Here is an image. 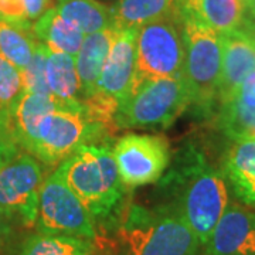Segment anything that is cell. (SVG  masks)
I'll list each match as a JSON object with an SVG mask.
<instances>
[{"instance_id":"1","label":"cell","mask_w":255,"mask_h":255,"mask_svg":"<svg viewBox=\"0 0 255 255\" xmlns=\"http://www.w3.org/2000/svg\"><path fill=\"white\" fill-rule=\"evenodd\" d=\"M92 219L108 217L125 194L112 149L102 143L80 146L57 167Z\"/></svg>"},{"instance_id":"2","label":"cell","mask_w":255,"mask_h":255,"mask_svg":"<svg viewBox=\"0 0 255 255\" xmlns=\"http://www.w3.org/2000/svg\"><path fill=\"white\" fill-rule=\"evenodd\" d=\"M166 182L176 183V187H180L176 210L190 226L200 244L206 246L228 207L224 177L204 163L200 155L189 153L186 162L173 170Z\"/></svg>"},{"instance_id":"3","label":"cell","mask_w":255,"mask_h":255,"mask_svg":"<svg viewBox=\"0 0 255 255\" xmlns=\"http://www.w3.org/2000/svg\"><path fill=\"white\" fill-rule=\"evenodd\" d=\"M129 255H196L200 241L177 210L129 211L118 231Z\"/></svg>"},{"instance_id":"4","label":"cell","mask_w":255,"mask_h":255,"mask_svg":"<svg viewBox=\"0 0 255 255\" xmlns=\"http://www.w3.org/2000/svg\"><path fill=\"white\" fill-rule=\"evenodd\" d=\"M180 21L183 77L191 102H209L219 95L223 64V36L187 14H177Z\"/></svg>"},{"instance_id":"5","label":"cell","mask_w":255,"mask_h":255,"mask_svg":"<svg viewBox=\"0 0 255 255\" xmlns=\"http://www.w3.org/2000/svg\"><path fill=\"white\" fill-rule=\"evenodd\" d=\"M184 77L159 78L133 88L114 115L119 128L167 127L190 104Z\"/></svg>"},{"instance_id":"6","label":"cell","mask_w":255,"mask_h":255,"mask_svg":"<svg viewBox=\"0 0 255 255\" xmlns=\"http://www.w3.org/2000/svg\"><path fill=\"white\" fill-rule=\"evenodd\" d=\"M105 130V124L87 108L73 110L60 105L40 122L30 155L53 166L73 155L80 146L98 142Z\"/></svg>"},{"instance_id":"7","label":"cell","mask_w":255,"mask_h":255,"mask_svg":"<svg viewBox=\"0 0 255 255\" xmlns=\"http://www.w3.org/2000/svg\"><path fill=\"white\" fill-rule=\"evenodd\" d=\"M136 28H117L108 57L104 63L97 92L85 102L92 117L104 124L114 115L119 104L127 100L133 88L136 68Z\"/></svg>"},{"instance_id":"8","label":"cell","mask_w":255,"mask_h":255,"mask_svg":"<svg viewBox=\"0 0 255 255\" xmlns=\"http://www.w3.org/2000/svg\"><path fill=\"white\" fill-rule=\"evenodd\" d=\"M177 21L179 17L172 14L137 30L133 88L150 80L183 75L184 50Z\"/></svg>"},{"instance_id":"9","label":"cell","mask_w":255,"mask_h":255,"mask_svg":"<svg viewBox=\"0 0 255 255\" xmlns=\"http://www.w3.org/2000/svg\"><path fill=\"white\" fill-rule=\"evenodd\" d=\"M37 231L41 234L94 240V219L55 169L41 184L38 196Z\"/></svg>"},{"instance_id":"10","label":"cell","mask_w":255,"mask_h":255,"mask_svg":"<svg viewBox=\"0 0 255 255\" xmlns=\"http://www.w3.org/2000/svg\"><path fill=\"white\" fill-rule=\"evenodd\" d=\"M112 155L121 180L132 189L157 182L170 160L167 142L157 135H125L117 140Z\"/></svg>"},{"instance_id":"11","label":"cell","mask_w":255,"mask_h":255,"mask_svg":"<svg viewBox=\"0 0 255 255\" xmlns=\"http://www.w3.org/2000/svg\"><path fill=\"white\" fill-rule=\"evenodd\" d=\"M41 184L43 170L38 160L30 153H18L0 166V209L26 226H34Z\"/></svg>"},{"instance_id":"12","label":"cell","mask_w":255,"mask_h":255,"mask_svg":"<svg viewBox=\"0 0 255 255\" xmlns=\"http://www.w3.org/2000/svg\"><path fill=\"white\" fill-rule=\"evenodd\" d=\"M207 255H255V213L228 206L206 243Z\"/></svg>"},{"instance_id":"13","label":"cell","mask_w":255,"mask_h":255,"mask_svg":"<svg viewBox=\"0 0 255 255\" xmlns=\"http://www.w3.org/2000/svg\"><path fill=\"white\" fill-rule=\"evenodd\" d=\"M255 71V37L237 30L223 36V64L219 97L228 101L250 74Z\"/></svg>"},{"instance_id":"14","label":"cell","mask_w":255,"mask_h":255,"mask_svg":"<svg viewBox=\"0 0 255 255\" xmlns=\"http://www.w3.org/2000/svg\"><path fill=\"white\" fill-rule=\"evenodd\" d=\"M57 107H60V104L51 95L21 92L9 115L11 132L20 147L28 153L31 152L40 122Z\"/></svg>"},{"instance_id":"15","label":"cell","mask_w":255,"mask_h":255,"mask_svg":"<svg viewBox=\"0 0 255 255\" xmlns=\"http://www.w3.org/2000/svg\"><path fill=\"white\" fill-rule=\"evenodd\" d=\"M115 31L117 28L111 26L97 33L87 34L82 40L80 51L75 55L77 73L80 78L84 105L97 92V82L100 78L104 63L110 53Z\"/></svg>"},{"instance_id":"16","label":"cell","mask_w":255,"mask_h":255,"mask_svg":"<svg viewBox=\"0 0 255 255\" xmlns=\"http://www.w3.org/2000/svg\"><path fill=\"white\" fill-rule=\"evenodd\" d=\"M46 78L51 97L64 108L85 110L81 97L80 78L75 57L48 48L46 60Z\"/></svg>"},{"instance_id":"17","label":"cell","mask_w":255,"mask_h":255,"mask_svg":"<svg viewBox=\"0 0 255 255\" xmlns=\"http://www.w3.org/2000/svg\"><path fill=\"white\" fill-rule=\"evenodd\" d=\"M177 14H187L216 30L221 36L241 28L246 16L244 0H187Z\"/></svg>"},{"instance_id":"18","label":"cell","mask_w":255,"mask_h":255,"mask_svg":"<svg viewBox=\"0 0 255 255\" xmlns=\"http://www.w3.org/2000/svg\"><path fill=\"white\" fill-rule=\"evenodd\" d=\"M226 176L238 197L255 203V137L236 139L226 157Z\"/></svg>"},{"instance_id":"19","label":"cell","mask_w":255,"mask_h":255,"mask_svg":"<svg viewBox=\"0 0 255 255\" xmlns=\"http://www.w3.org/2000/svg\"><path fill=\"white\" fill-rule=\"evenodd\" d=\"M33 33L38 41L53 51L77 55L85 34L63 17L55 7L47 9L33 24Z\"/></svg>"},{"instance_id":"20","label":"cell","mask_w":255,"mask_h":255,"mask_svg":"<svg viewBox=\"0 0 255 255\" xmlns=\"http://www.w3.org/2000/svg\"><path fill=\"white\" fill-rule=\"evenodd\" d=\"M111 9L115 28H139L152 21L176 14L173 0H117Z\"/></svg>"},{"instance_id":"21","label":"cell","mask_w":255,"mask_h":255,"mask_svg":"<svg viewBox=\"0 0 255 255\" xmlns=\"http://www.w3.org/2000/svg\"><path fill=\"white\" fill-rule=\"evenodd\" d=\"M37 43L31 21H14L0 16V54L20 71L31 61Z\"/></svg>"},{"instance_id":"22","label":"cell","mask_w":255,"mask_h":255,"mask_svg":"<svg viewBox=\"0 0 255 255\" xmlns=\"http://www.w3.org/2000/svg\"><path fill=\"white\" fill-rule=\"evenodd\" d=\"M55 9L85 36L112 26L111 9L100 0H55Z\"/></svg>"},{"instance_id":"23","label":"cell","mask_w":255,"mask_h":255,"mask_svg":"<svg viewBox=\"0 0 255 255\" xmlns=\"http://www.w3.org/2000/svg\"><path fill=\"white\" fill-rule=\"evenodd\" d=\"M91 240L37 233L27 238L18 255H91Z\"/></svg>"},{"instance_id":"24","label":"cell","mask_w":255,"mask_h":255,"mask_svg":"<svg viewBox=\"0 0 255 255\" xmlns=\"http://www.w3.org/2000/svg\"><path fill=\"white\" fill-rule=\"evenodd\" d=\"M21 92L23 81L20 70L0 54V117L9 118Z\"/></svg>"},{"instance_id":"25","label":"cell","mask_w":255,"mask_h":255,"mask_svg":"<svg viewBox=\"0 0 255 255\" xmlns=\"http://www.w3.org/2000/svg\"><path fill=\"white\" fill-rule=\"evenodd\" d=\"M47 51H48V47L43 44L41 41H38L31 61L27 64V67L23 71H20L24 92L51 95L46 78Z\"/></svg>"},{"instance_id":"26","label":"cell","mask_w":255,"mask_h":255,"mask_svg":"<svg viewBox=\"0 0 255 255\" xmlns=\"http://www.w3.org/2000/svg\"><path fill=\"white\" fill-rule=\"evenodd\" d=\"M223 127L234 139L255 137V111L238 107L234 102H224Z\"/></svg>"},{"instance_id":"27","label":"cell","mask_w":255,"mask_h":255,"mask_svg":"<svg viewBox=\"0 0 255 255\" xmlns=\"http://www.w3.org/2000/svg\"><path fill=\"white\" fill-rule=\"evenodd\" d=\"M18 155V145L10 128L9 118L0 117V166Z\"/></svg>"},{"instance_id":"28","label":"cell","mask_w":255,"mask_h":255,"mask_svg":"<svg viewBox=\"0 0 255 255\" xmlns=\"http://www.w3.org/2000/svg\"><path fill=\"white\" fill-rule=\"evenodd\" d=\"M228 101L237 104L238 107H243L246 110L255 111V71H253L247 77L243 84L238 87L236 94ZM228 101H226V102H228Z\"/></svg>"},{"instance_id":"29","label":"cell","mask_w":255,"mask_h":255,"mask_svg":"<svg viewBox=\"0 0 255 255\" xmlns=\"http://www.w3.org/2000/svg\"><path fill=\"white\" fill-rule=\"evenodd\" d=\"M0 16L14 21H30L24 0H0Z\"/></svg>"},{"instance_id":"30","label":"cell","mask_w":255,"mask_h":255,"mask_svg":"<svg viewBox=\"0 0 255 255\" xmlns=\"http://www.w3.org/2000/svg\"><path fill=\"white\" fill-rule=\"evenodd\" d=\"M11 220H13V216H10L7 211L0 209V243L9 236Z\"/></svg>"},{"instance_id":"31","label":"cell","mask_w":255,"mask_h":255,"mask_svg":"<svg viewBox=\"0 0 255 255\" xmlns=\"http://www.w3.org/2000/svg\"><path fill=\"white\" fill-rule=\"evenodd\" d=\"M186 1H187V0H173L174 13H176V11H177V9H179V7H180V6H182V4H184V3H186Z\"/></svg>"}]
</instances>
